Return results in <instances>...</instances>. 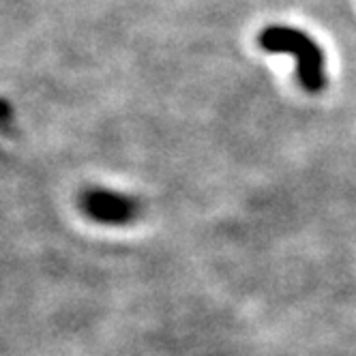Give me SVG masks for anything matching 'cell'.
I'll use <instances>...</instances> for the list:
<instances>
[{"instance_id":"7a4b0ae2","label":"cell","mask_w":356,"mask_h":356,"mask_svg":"<svg viewBox=\"0 0 356 356\" xmlns=\"http://www.w3.org/2000/svg\"><path fill=\"white\" fill-rule=\"evenodd\" d=\"M82 211L99 223H129L138 215V202L108 189H88L80 197Z\"/></svg>"},{"instance_id":"6da1fadb","label":"cell","mask_w":356,"mask_h":356,"mask_svg":"<svg viewBox=\"0 0 356 356\" xmlns=\"http://www.w3.org/2000/svg\"><path fill=\"white\" fill-rule=\"evenodd\" d=\"M258 43L264 52L294 56L298 82L307 92H320L326 86L324 54L307 33L292 26H268L258 35Z\"/></svg>"}]
</instances>
